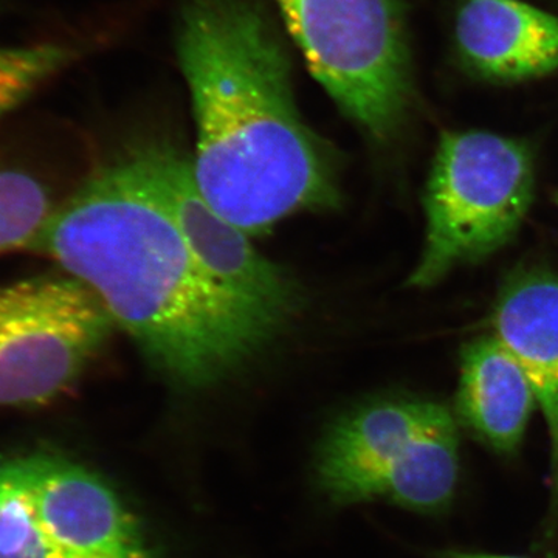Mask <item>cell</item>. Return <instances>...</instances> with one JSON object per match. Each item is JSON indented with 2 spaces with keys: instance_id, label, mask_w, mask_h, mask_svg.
<instances>
[{
  "instance_id": "1",
  "label": "cell",
  "mask_w": 558,
  "mask_h": 558,
  "mask_svg": "<svg viewBox=\"0 0 558 558\" xmlns=\"http://www.w3.org/2000/svg\"><path fill=\"white\" fill-rule=\"evenodd\" d=\"M28 250L92 290L179 388L230 379L288 326L205 274L134 150L62 201Z\"/></svg>"
},
{
  "instance_id": "2",
  "label": "cell",
  "mask_w": 558,
  "mask_h": 558,
  "mask_svg": "<svg viewBox=\"0 0 558 558\" xmlns=\"http://www.w3.org/2000/svg\"><path fill=\"white\" fill-rule=\"evenodd\" d=\"M175 46L202 196L250 236L340 202L332 150L304 123L284 44L256 0H180Z\"/></svg>"
},
{
  "instance_id": "3",
  "label": "cell",
  "mask_w": 558,
  "mask_h": 558,
  "mask_svg": "<svg viewBox=\"0 0 558 558\" xmlns=\"http://www.w3.org/2000/svg\"><path fill=\"white\" fill-rule=\"evenodd\" d=\"M317 475L336 502L380 499L414 512H440L458 486L457 421L432 400L365 403L329 429L319 447Z\"/></svg>"
},
{
  "instance_id": "4",
  "label": "cell",
  "mask_w": 558,
  "mask_h": 558,
  "mask_svg": "<svg viewBox=\"0 0 558 558\" xmlns=\"http://www.w3.org/2000/svg\"><path fill=\"white\" fill-rule=\"evenodd\" d=\"M290 35L341 112L392 137L414 97L407 0H278Z\"/></svg>"
},
{
  "instance_id": "5",
  "label": "cell",
  "mask_w": 558,
  "mask_h": 558,
  "mask_svg": "<svg viewBox=\"0 0 558 558\" xmlns=\"http://www.w3.org/2000/svg\"><path fill=\"white\" fill-rule=\"evenodd\" d=\"M532 194L534 165L523 142L490 132H446L425 191L427 240L410 284L428 288L508 244Z\"/></svg>"
},
{
  "instance_id": "6",
  "label": "cell",
  "mask_w": 558,
  "mask_h": 558,
  "mask_svg": "<svg viewBox=\"0 0 558 558\" xmlns=\"http://www.w3.org/2000/svg\"><path fill=\"white\" fill-rule=\"evenodd\" d=\"M116 323L60 270L0 288V409L49 405L78 384Z\"/></svg>"
},
{
  "instance_id": "7",
  "label": "cell",
  "mask_w": 558,
  "mask_h": 558,
  "mask_svg": "<svg viewBox=\"0 0 558 558\" xmlns=\"http://www.w3.org/2000/svg\"><path fill=\"white\" fill-rule=\"evenodd\" d=\"M134 154L205 274L231 295L289 325L303 303L300 286L205 201L191 160L163 145L143 146Z\"/></svg>"
},
{
  "instance_id": "8",
  "label": "cell",
  "mask_w": 558,
  "mask_h": 558,
  "mask_svg": "<svg viewBox=\"0 0 558 558\" xmlns=\"http://www.w3.org/2000/svg\"><path fill=\"white\" fill-rule=\"evenodd\" d=\"M14 461L54 557L150 558L131 513L89 470L49 451Z\"/></svg>"
},
{
  "instance_id": "9",
  "label": "cell",
  "mask_w": 558,
  "mask_h": 558,
  "mask_svg": "<svg viewBox=\"0 0 558 558\" xmlns=\"http://www.w3.org/2000/svg\"><path fill=\"white\" fill-rule=\"evenodd\" d=\"M459 60L492 83H519L558 70V16L523 0H459Z\"/></svg>"
},
{
  "instance_id": "10",
  "label": "cell",
  "mask_w": 558,
  "mask_h": 558,
  "mask_svg": "<svg viewBox=\"0 0 558 558\" xmlns=\"http://www.w3.org/2000/svg\"><path fill=\"white\" fill-rule=\"evenodd\" d=\"M495 337L524 371L548 424L558 498V278L520 275L499 295Z\"/></svg>"
},
{
  "instance_id": "11",
  "label": "cell",
  "mask_w": 558,
  "mask_h": 558,
  "mask_svg": "<svg viewBox=\"0 0 558 558\" xmlns=\"http://www.w3.org/2000/svg\"><path fill=\"white\" fill-rule=\"evenodd\" d=\"M537 405L534 389L497 337L464 349L457 410L462 422L498 453H513Z\"/></svg>"
},
{
  "instance_id": "12",
  "label": "cell",
  "mask_w": 558,
  "mask_h": 558,
  "mask_svg": "<svg viewBox=\"0 0 558 558\" xmlns=\"http://www.w3.org/2000/svg\"><path fill=\"white\" fill-rule=\"evenodd\" d=\"M58 205L39 175L0 160V255L31 248Z\"/></svg>"
},
{
  "instance_id": "13",
  "label": "cell",
  "mask_w": 558,
  "mask_h": 558,
  "mask_svg": "<svg viewBox=\"0 0 558 558\" xmlns=\"http://www.w3.org/2000/svg\"><path fill=\"white\" fill-rule=\"evenodd\" d=\"M81 50L65 43L0 49V120L20 108L51 76L72 64Z\"/></svg>"
},
{
  "instance_id": "14",
  "label": "cell",
  "mask_w": 558,
  "mask_h": 558,
  "mask_svg": "<svg viewBox=\"0 0 558 558\" xmlns=\"http://www.w3.org/2000/svg\"><path fill=\"white\" fill-rule=\"evenodd\" d=\"M0 558H57L40 531L14 458L0 461Z\"/></svg>"
},
{
  "instance_id": "15",
  "label": "cell",
  "mask_w": 558,
  "mask_h": 558,
  "mask_svg": "<svg viewBox=\"0 0 558 558\" xmlns=\"http://www.w3.org/2000/svg\"><path fill=\"white\" fill-rule=\"evenodd\" d=\"M439 558H520V557L494 556V554L459 553V550H449V553L440 554Z\"/></svg>"
}]
</instances>
